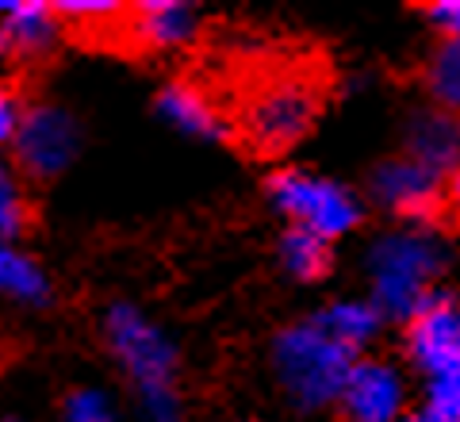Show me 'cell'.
<instances>
[{
  "mask_svg": "<svg viewBox=\"0 0 460 422\" xmlns=\"http://www.w3.org/2000/svg\"><path fill=\"white\" fill-rule=\"evenodd\" d=\"M407 150L419 166H426L429 173H445L460 169V120L453 112H422L414 115L411 135H407Z\"/></svg>",
  "mask_w": 460,
  "mask_h": 422,
  "instance_id": "8fae6325",
  "label": "cell"
},
{
  "mask_svg": "<svg viewBox=\"0 0 460 422\" xmlns=\"http://www.w3.org/2000/svg\"><path fill=\"white\" fill-rule=\"evenodd\" d=\"M319 112V93L304 77H277L250 100L246 108V135L261 150H284L307 135Z\"/></svg>",
  "mask_w": 460,
  "mask_h": 422,
  "instance_id": "5b68a950",
  "label": "cell"
},
{
  "mask_svg": "<svg viewBox=\"0 0 460 422\" xmlns=\"http://www.w3.org/2000/svg\"><path fill=\"white\" fill-rule=\"evenodd\" d=\"M426 20L434 23L445 39H460V0H438V4H429Z\"/></svg>",
  "mask_w": 460,
  "mask_h": 422,
  "instance_id": "44dd1931",
  "label": "cell"
},
{
  "mask_svg": "<svg viewBox=\"0 0 460 422\" xmlns=\"http://www.w3.org/2000/svg\"><path fill=\"white\" fill-rule=\"evenodd\" d=\"M66 422H115L111 418V407L104 391H93V388H77L66 396Z\"/></svg>",
  "mask_w": 460,
  "mask_h": 422,
  "instance_id": "ac0fdd59",
  "label": "cell"
},
{
  "mask_svg": "<svg viewBox=\"0 0 460 422\" xmlns=\"http://www.w3.org/2000/svg\"><path fill=\"white\" fill-rule=\"evenodd\" d=\"M426 407L434 411L460 418V376H441V381H429L426 384Z\"/></svg>",
  "mask_w": 460,
  "mask_h": 422,
  "instance_id": "ffe728a7",
  "label": "cell"
},
{
  "mask_svg": "<svg viewBox=\"0 0 460 422\" xmlns=\"http://www.w3.org/2000/svg\"><path fill=\"white\" fill-rule=\"evenodd\" d=\"M23 115H27V108H20V96L16 93H4V100H0V135H4V142L16 139Z\"/></svg>",
  "mask_w": 460,
  "mask_h": 422,
  "instance_id": "7402d4cb",
  "label": "cell"
},
{
  "mask_svg": "<svg viewBox=\"0 0 460 422\" xmlns=\"http://www.w3.org/2000/svg\"><path fill=\"white\" fill-rule=\"evenodd\" d=\"M23 223H27L23 196H20V188H16V177H12V173H4V177H0V227H4L8 246L20 238Z\"/></svg>",
  "mask_w": 460,
  "mask_h": 422,
  "instance_id": "d6986e66",
  "label": "cell"
},
{
  "mask_svg": "<svg viewBox=\"0 0 460 422\" xmlns=\"http://www.w3.org/2000/svg\"><path fill=\"white\" fill-rule=\"evenodd\" d=\"M272 369L280 388L292 396L296 407L319 411L326 403H341V391L357 369V349L341 346L334 334H326L319 323H292L272 342Z\"/></svg>",
  "mask_w": 460,
  "mask_h": 422,
  "instance_id": "7a4b0ae2",
  "label": "cell"
},
{
  "mask_svg": "<svg viewBox=\"0 0 460 422\" xmlns=\"http://www.w3.org/2000/svg\"><path fill=\"white\" fill-rule=\"evenodd\" d=\"M127 31L138 39L142 47L165 50V47H181L184 39H192L196 31V12L189 4H172V0H154V4H135Z\"/></svg>",
  "mask_w": 460,
  "mask_h": 422,
  "instance_id": "7c38bea8",
  "label": "cell"
},
{
  "mask_svg": "<svg viewBox=\"0 0 460 422\" xmlns=\"http://www.w3.org/2000/svg\"><path fill=\"white\" fill-rule=\"evenodd\" d=\"M449 203H453V208L460 211V169H456L453 177H449Z\"/></svg>",
  "mask_w": 460,
  "mask_h": 422,
  "instance_id": "cb8c5ba5",
  "label": "cell"
},
{
  "mask_svg": "<svg viewBox=\"0 0 460 422\" xmlns=\"http://www.w3.org/2000/svg\"><path fill=\"white\" fill-rule=\"evenodd\" d=\"M77 142L81 135H77L74 115H66L62 108H50V104H35V108H27L16 139L8 147L23 177L50 181L74 162Z\"/></svg>",
  "mask_w": 460,
  "mask_h": 422,
  "instance_id": "8992f818",
  "label": "cell"
},
{
  "mask_svg": "<svg viewBox=\"0 0 460 422\" xmlns=\"http://www.w3.org/2000/svg\"><path fill=\"white\" fill-rule=\"evenodd\" d=\"M445 269V246L422 230H392L368 250L372 303L387 319H419Z\"/></svg>",
  "mask_w": 460,
  "mask_h": 422,
  "instance_id": "3957f363",
  "label": "cell"
},
{
  "mask_svg": "<svg viewBox=\"0 0 460 422\" xmlns=\"http://www.w3.org/2000/svg\"><path fill=\"white\" fill-rule=\"evenodd\" d=\"M0 284H4V292L12 300L31 303V308H39V303L50 300L47 273H42L27 254H20L16 246H4V254H0Z\"/></svg>",
  "mask_w": 460,
  "mask_h": 422,
  "instance_id": "9a60e30c",
  "label": "cell"
},
{
  "mask_svg": "<svg viewBox=\"0 0 460 422\" xmlns=\"http://www.w3.org/2000/svg\"><path fill=\"white\" fill-rule=\"evenodd\" d=\"M157 112L165 115L172 127H181L184 135H199V139H226V123L219 120V112L211 108V100L192 89V85H165L157 96Z\"/></svg>",
  "mask_w": 460,
  "mask_h": 422,
  "instance_id": "4fadbf2b",
  "label": "cell"
},
{
  "mask_svg": "<svg viewBox=\"0 0 460 422\" xmlns=\"http://www.w3.org/2000/svg\"><path fill=\"white\" fill-rule=\"evenodd\" d=\"M426 81L438 104L460 115V39H441V47L429 54Z\"/></svg>",
  "mask_w": 460,
  "mask_h": 422,
  "instance_id": "e0dca14e",
  "label": "cell"
},
{
  "mask_svg": "<svg viewBox=\"0 0 460 422\" xmlns=\"http://www.w3.org/2000/svg\"><path fill=\"white\" fill-rule=\"evenodd\" d=\"M411 357L429 381L441 376H460V308L445 296L434 292L426 308L411 323Z\"/></svg>",
  "mask_w": 460,
  "mask_h": 422,
  "instance_id": "52a82bcc",
  "label": "cell"
},
{
  "mask_svg": "<svg viewBox=\"0 0 460 422\" xmlns=\"http://www.w3.org/2000/svg\"><path fill=\"white\" fill-rule=\"evenodd\" d=\"M104 334L115 361L131 376L146 422H181V400H177V388H172L177 354L165 342V334L142 311H135L131 303H115L108 311Z\"/></svg>",
  "mask_w": 460,
  "mask_h": 422,
  "instance_id": "6da1fadb",
  "label": "cell"
},
{
  "mask_svg": "<svg viewBox=\"0 0 460 422\" xmlns=\"http://www.w3.org/2000/svg\"><path fill=\"white\" fill-rule=\"evenodd\" d=\"M380 319H384V315L376 311V303L345 300V303H330V308H323L319 315H314V323H319L326 334H334V338H338L341 346L361 349L365 342L376 338Z\"/></svg>",
  "mask_w": 460,
  "mask_h": 422,
  "instance_id": "5bb4252c",
  "label": "cell"
},
{
  "mask_svg": "<svg viewBox=\"0 0 460 422\" xmlns=\"http://www.w3.org/2000/svg\"><path fill=\"white\" fill-rule=\"evenodd\" d=\"M341 411L349 422H399L402 381L384 361H357L341 391Z\"/></svg>",
  "mask_w": 460,
  "mask_h": 422,
  "instance_id": "9c48e42d",
  "label": "cell"
},
{
  "mask_svg": "<svg viewBox=\"0 0 460 422\" xmlns=\"http://www.w3.org/2000/svg\"><path fill=\"white\" fill-rule=\"evenodd\" d=\"M372 193L384 208L407 215L414 223H429L434 215H441V177L419 166L414 157L384 162L372 173Z\"/></svg>",
  "mask_w": 460,
  "mask_h": 422,
  "instance_id": "ba28073f",
  "label": "cell"
},
{
  "mask_svg": "<svg viewBox=\"0 0 460 422\" xmlns=\"http://www.w3.org/2000/svg\"><path fill=\"white\" fill-rule=\"evenodd\" d=\"M12 422H16V418H12Z\"/></svg>",
  "mask_w": 460,
  "mask_h": 422,
  "instance_id": "d4e9b609",
  "label": "cell"
},
{
  "mask_svg": "<svg viewBox=\"0 0 460 422\" xmlns=\"http://www.w3.org/2000/svg\"><path fill=\"white\" fill-rule=\"evenodd\" d=\"M407 422H460V418L441 415V411H434V407H422V411H419V415H411Z\"/></svg>",
  "mask_w": 460,
  "mask_h": 422,
  "instance_id": "603a6c76",
  "label": "cell"
},
{
  "mask_svg": "<svg viewBox=\"0 0 460 422\" xmlns=\"http://www.w3.org/2000/svg\"><path fill=\"white\" fill-rule=\"evenodd\" d=\"M280 257H284V269L299 276V281H319L330 269V250H326V238L311 235L304 227H292L280 242Z\"/></svg>",
  "mask_w": 460,
  "mask_h": 422,
  "instance_id": "2e32d148",
  "label": "cell"
},
{
  "mask_svg": "<svg viewBox=\"0 0 460 422\" xmlns=\"http://www.w3.org/2000/svg\"><path fill=\"white\" fill-rule=\"evenodd\" d=\"M269 200L296 220V227L311 230L319 238H338L361 223V203L353 200V193L338 181L314 177L304 169H280L269 177Z\"/></svg>",
  "mask_w": 460,
  "mask_h": 422,
  "instance_id": "277c9868",
  "label": "cell"
},
{
  "mask_svg": "<svg viewBox=\"0 0 460 422\" xmlns=\"http://www.w3.org/2000/svg\"><path fill=\"white\" fill-rule=\"evenodd\" d=\"M58 8L50 4H27V0H4V54L31 62L42 58L58 42Z\"/></svg>",
  "mask_w": 460,
  "mask_h": 422,
  "instance_id": "30bf717a",
  "label": "cell"
}]
</instances>
